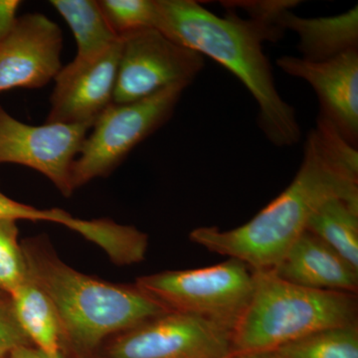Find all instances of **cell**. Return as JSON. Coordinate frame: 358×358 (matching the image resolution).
<instances>
[{
    "mask_svg": "<svg viewBox=\"0 0 358 358\" xmlns=\"http://www.w3.org/2000/svg\"><path fill=\"white\" fill-rule=\"evenodd\" d=\"M11 296V308L16 322L28 341L50 358H64V338L53 303L29 274Z\"/></svg>",
    "mask_w": 358,
    "mask_h": 358,
    "instance_id": "15",
    "label": "cell"
},
{
    "mask_svg": "<svg viewBox=\"0 0 358 358\" xmlns=\"http://www.w3.org/2000/svg\"><path fill=\"white\" fill-rule=\"evenodd\" d=\"M48 213L45 209L35 208L9 199L0 192V219L16 222L17 220L46 221Z\"/></svg>",
    "mask_w": 358,
    "mask_h": 358,
    "instance_id": "22",
    "label": "cell"
},
{
    "mask_svg": "<svg viewBox=\"0 0 358 358\" xmlns=\"http://www.w3.org/2000/svg\"><path fill=\"white\" fill-rule=\"evenodd\" d=\"M121 39L114 103L143 100L169 87L187 88L204 68L203 56L176 43L155 28Z\"/></svg>",
    "mask_w": 358,
    "mask_h": 358,
    "instance_id": "7",
    "label": "cell"
},
{
    "mask_svg": "<svg viewBox=\"0 0 358 358\" xmlns=\"http://www.w3.org/2000/svg\"><path fill=\"white\" fill-rule=\"evenodd\" d=\"M254 274L253 294L233 331V352L275 350L322 329L358 324L355 294L303 288L272 271Z\"/></svg>",
    "mask_w": 358,
    "mask_h": 358,
    "instance_id": "4",
    "label": "cell"
},
{
    "mask_svg": "<svg viewBox=\"0 0 358 358\" xmlns=\"http://www.w3.org/2000/svg\"><path fill=\"white\" fill-rule=\"evenodd\" d=\"M272 272L303 288L355 294L358 291L357 268L308 230Z\"/></svg>",
    "mask_w": 358,
    "mask_h": 358,
    "instance_id": "13",
    "label": "cell"
},
{
    "mask_svg": "<svg viewBox=\"0 0 358 358\" xmlns=\"http://www.w3.org/2000/svg\"><path fill=\"white\" fill-rule=\"evenodd\" d=\"M275 350L282 358H358V324L322 329Z\"/></svg>",
    "mask_w": 358,
    "mask_h": 358,
    "instance_id": "18",
    "label": "cell"
},
{
    "mask_svg": "<svg viewBox=\"0 0 358 358\" xmlns=\"http://www.w3.org/2000/svg\"><path fill=\"white\" fill-rule=\"evenodd\" d=\"M227 358H282L275 350L264 352H232Z\"/></svg>",
    "mask_w": 358,
    "mask_h": 358,
    "instance_id": "25",
    "label": "cell"
},
{
    "mask_svg": "<svg viewBox=\"0 0 358 358\" xmlns=\"http://www.w3.org/2000/svg\"><path fill=\"white\" fill-rule=\"evenodd\" d=\"M28 339L14 317L13 308L0 305V357L18 346L28 345Z\"/></svg>",
    "mask_w": 358,
    "mask_h": 358,
    "instance_id": "21",
    "label": "cell"
},
{
    "mask_svg": "<svg viewBox=\"0 0 358 358\" xmlns=\"http://www.w3.org/2000/svg\"><path fill=\"white\" fill-rule=\"evenodd\" d=\"M136 285L169 310L196 315L233 334L251 300L255 274L229 258L210 267L143 275Z\"/></svg>",
    "mask_w": 358,
    "mask_h": 358,
    "instance_id": "5",
    "label": "cell"
},
{
    "mask_svg": "<svg viewBox=\"0 0 358 358\" xmlns=\"http://www.w3.org/2000/svg\"><path fill=\"white\" fill-rule=\"evenodd\" d=\"M155 29L173 42L222 65L246 87L258 106V124L278 148L296 145L301 129L294 108L280 95L263 50L284 32L234 11L218 16L193 0H157Z\"/></svg>",
    "mask_w": 358,
    "mask_h": 358,
    "instance_id": "2",
    "label": "cell"
},
{
    "mask_svg": "<svg viewBox=\"0 0 358 358\" xmlns=\"http://www.w3.org/2000/svg\"><path fill=\"white\" fill-rule=\"evenodd\" d=\"M232 331L189 313L169 310L117 334L105 358H227Z\"/></svg>",
    "mask_w": 358,
    "mask_h": 358,
    "instance_id": "8",
    "label": "cell"
},
{
    "mask_svg": "<svg viewBox=\"0 0 358 358\" xmlns=\"http://www.w3.org/2000/svg\"><path fill=\"white\" fill-rule=\"evenodd\" d=\"M98 3L120 38L157 25V0H99Z\"/></svg>",
    "mask_w": 358,
    "mask_h": 358,
    "instance_id": "19",
    "label": "cell"
},
{
    "mask_svg": "<svg viewBox=\"0 0 358 358\" xmlns=\"http://www.w3.org/2000/svg\"><path fill=\"white\" fill-rule=\"evenodd\" d=\"M21 248L28 274L53 303L64 338L79 350H94L106 338L169 312L136 284H112L78 272L43 240Z\"/></svg>",
    "mask_w": 358,
    "mask_h": 358,
    "instance_id": "3",
    "label": "cell"
},
{
    "mask_svg": "<svg viewBox=\"0 0 358 358\" xmlns=\"http://www.w3.org/2000/svg\"><path fill=\"white\" fill-rule=\"evenodd\" d=\"M185 89L169 87L136 102L112 103L103 110L73 162V190L109 176L138 143L171 119Z\"/></svg>",
    "mask_w": 358,
    "mask_h": 358,
    "instance_id": "6",
    "label": "cell"
},
{
    "mask_svg": "<svg viewBox=\"0 0 358 358\" xmlns=\"http://www.w3.org/2000/svg\"><path fill=\"white\" fill-rule=\"evenodd\" d=\"M62 31L47 16L27 13L18 17L0 42V93L46 86L62 69Z\"/></svg>",
    "mask_w": 358,
    "mask_h": 358,
    "instance_id": "11",
    "label": "cell"
},
{
    "mask_svg": "<svg viewBox=\"0 0 358 358\" xmlns=\"http://www.w3.org/2000/svg\"><path fill=\"white\" fill-rule=\"evenodd\" d=\"M307 230L358 270V202L327 200L313 213Z\"/></svg>",
    "mask_w": 358,
    "mask_h": 358,
    "instance_id": "17",
    "label": "cell"
},
{
    "mask_svg": "<svg viewBox=\"0 0 358 358\" xmlns=\"http://www.w3.org/2000/svg\"><path fill=\"white\" fill-rule=\"evenodd\" d=\"M122 39L100 55L76 59L55 77L46 122L93 126L114 103Z\"/></svg>",
    "mask_w": 358,
    "mask_h": 358,
    "instance_id": "10",
    "label": "cell"
},
{
    "mask_svg": "<svg viewBox=\"0 0 358 358\" xmlns=\"http://www.w3.org/2000/svg\"><path fill=\"white\" fill-rule=\"evenodd\" d=\"M9 358H50L37 348L28 345L18 346L9 353Z\"/></svg>",
    "mask_w": 358,
    "mask_h": 358,
    "instance_id": "24",
    "label": "cell"
},
{
    "mask_svg": "<svg viewBox=\"0 0 358 358\" xmlns=\"http://www.w3.org/2000/svg\"><path fill=\"white\" fill-rule=\"evenodd\" d=\"M21 3L20 0H0V42L15 25Z\"/></svg>",
    "mask_w": 358,
    "mask_h": 358,
    "instance_id": "23",
    "label": "cell"
},
{
    "mask_svg": "<svg viewBox=\"0 0 358 358\" xmlns=\"http://www.w3.org/2000/svg\"><path fill=\"white\" fill-rule=\"evenodd\" d=\"M50 4L74 35L76 59L100 55L121 39L113 31L96 0H51Z\"/></svg>",
    "mask_w": 358,
    "mask_h": 358,
    "instance_id": "16",
    "label": "cell"
},
{
    "mask_svg": "<svg viewBox=\"0 0 358 358\" xmlns=\"http://www.w3.org/2000/svg\"><path fill=\"white\" fill-rule=\"evenodd\" d=\"M18 230L14 221L0 219V289L11 294L28 275L22 248L17 241Z\"/></svg>",
    "mask_w": 358,
    "mask_h": 358,
    "instance_id": "20",
    "label": "cell"
},
{
    "mask_svg": "<svg viewBox=\"0 0 358 358\" xmlns=\"http://www.w3.org/2000/svg\"><path fill=\"white\" fill-rule=\"evenodd\" d=\"M92 124L46 122L30 126L0 106V164H20L43 174L68 197L71 169Z\"/></svg>",
    "mask_w": 358,
    "mask_h": 358,
    "instance_id": "9",
    "label": "cell"
},
{
    "mask_svg": "<svg viewBox=\"0 0 358 358\" xmlns=\"http://www.w3.org/2000/svg\"><path fill=\"white\" fill-rule=\"evenodd\" d=\"M277 25L298 35L301 57L320 62L358 49V6L327 17L306 18L289 9L279 16Z\"/></svg>",
    "mask_w": 358,
    "mask_h": 358,
    "instance_id": "14",
    "label": "cell"
},
{
    "mask_svg": "<svg viewBox=\"0 0 358 358\" xmlns=\"http://www.w3.org/2000/svg\"><path fill=\"white\" fill-rule=\"evenodd\" d=\"M358 202V150L324 117L303 145V160L288 187L244 225L230 230L199 227L194 243L236 259L254 272L273 271L327 200Z\"/></svg>",
    "mask_w": 358,
    "mask_h": 358,
    "instance_id": "1",
    "label": "cell"
},
{
    "mask_svg": "<svg viewBox=\"0 0 358 358\" xmlns=\"http://www.w3.org/2000/svg\"><path fill=\"white\" fill-rule=\"evenodd\" d=\"M280 69L312 86L320 106V117L331 122L348 143H358V49L320 62L294 56L277 60Z\"/></svg>",
    "mask_w": 358,
    "mask_h": 358,
    "instance_id": "12",
    "label": "cell"
}]
</instances>
